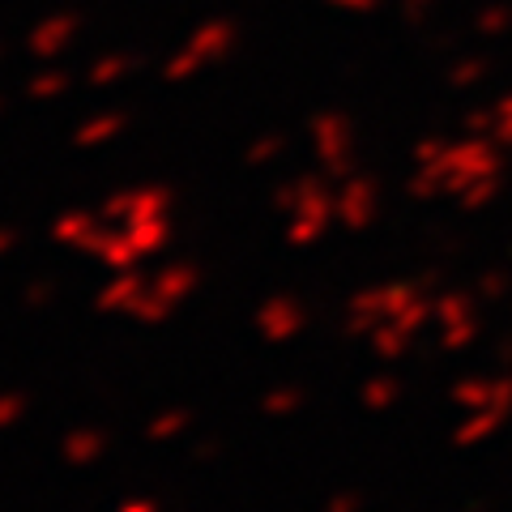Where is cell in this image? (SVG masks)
Instances as JSON below:
<instances>
[{"label": "cell", "instance_id": "52a82bcc", "mask_svg": "<svg viewBox=\"0 0 512 512\" xmlns=\"http://www.w3.org/2000/svg\"><path fill=\"white\" fill-rule=\"evenodd\" d=\"M188 286H192V274H188V269H163V278H158V291H163L167 299L184 295Z\"/></svg>", "mask_w": 512, "mask_h": 512}, {"label": "cell", "instance_id": "277c9868", "mask_svg": "<svg viewBox=\"0 0 512 512\" xmlns=\"http://www.w3.org/2000/svg\"><path fill=\"white\" fill-rule=\"evenodd\" d=\"M124 239L137 248V256H146V252H154V248H163L167 227H163V222H154V218H137L133 227L124 231Z\"/></svg>", "mask_w": 512, "mask_h": 512}, {"label": "cell", "instance_id": "8992f818", "mask_svg": "<svg viewBox=\"0 0 512 512\" xmlns=\"http://www.w3.org/2000/svg\"><path fill=\"white\" fill-rule=\"evenodd\" d=\"M22 303H26L30 312H43V308H52V303H56V282L35 278V282H30L26 291H22Z\"/></svg>", "mask_w": 512, "mask_h": 512}, {"label": "cell", "instance_id": "6da1fadb", "mask_svg": "<svg viewBox=\"0 0 512 512\" xmlns=\"http://www.w3.org/2000/svg\"><path fill=\"white\" fill-rule=\"evenodd\" d=\"M111 231H103V214H86V210H73V214H60L52 222V239L64 248H82V252H94L99 256L103 239Z\"/></svg>", "mask_w": 512, "mask_h": 512}, {"label": "cell", "instance_id": "9c48e42d", "mask_svg": "<svg viewBox=\"0 0 512 512\" xmlns=\"http://www.w3.org/2000/svg\"><path fill=\"white\" fill-rule=\"evenodd\" d=\"M13 248H18V231H13V227H0V256H9Z\"/></svg>", "mask_w": 512, "mask_h": 512}, {"label": "cell", "instance_id": "7a4b0ae2", "mask_svg": "<svg viewBox=\"0 0 512 512\" xmlns=\"http://www.w3.org/2000/svg\"><path fill=\"white\" fill-rule=\"evenodd\" d=\"M107 453V436L99 427H73L69 436L60 440V457L69 461V466H94Z\"/></svg>", "mask_w": 512, "mask_h": 512}, {"label": "cell", "instance_id": "3957f363", "mask_svg": "<svg viewBox=\"0 0 512 512\" xmlns=\"http://www.w3.org/2000/svg\"><path fill=\"white\" fill-rule=\"evenodd\" d=\"M141 291H146V286H141V278L133 274V269H120V274L103 286V295H99V312H128V308L137 303V295H141Z\"/></svg>", "mask_w": 512, "mask_h": 512}, {"label": "cell", "instance_id": "ba28073f", "mask_svg": "<svg viewBox=\"0 0 512 512\" xmlns=\"http://www.w3.org/2000/svg\"><path fill=\"white\" fill-rule=\"evenodd\" d=\"M180 423H184V414H163V419L150 427V436H154V440H163V436H171V431H180Z\"/></svg>", "mask_w": 512, "mask_h": 512}, {"label": "cell", "instance_id": "5b68a950", "mask_svg": "<svg viewBox=\"0 0 512 512\" xmlns=\"http://www.w3.org/2000/svg\"><path fill=\"white\" fill-rule=\"evenodd\" d=\"M30 414V397L18 393V389H9V393H0V431H9V427H18L22 419Z\"/></svg>", "mask_w": 512, "mask_h": 512}, {"label": "cell", "instance_id": "30bf717a", "mask_svg": "<svg viewBox=\"0 0 512 512\" xmlns=\"http://www.w3.org/2000/svg\"><path fill=\"white\" fill-rule=\"evenodd\" d=\"M120 512H154V504H146V500H133V504H124Z\"/></svg>", "mask_w": 512, "mask_h": 512}]
</instances>
